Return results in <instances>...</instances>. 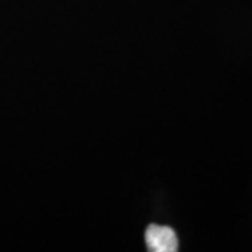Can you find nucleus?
Returning <instances> with one entry per match:
<instances>
[{
  "mask_svg": "<svg viewBox=\"0 0 252 252\" xmlns=\"http://www.w3.org/2000/svg\"><path fill=\"white\" fill-rule=\"evenodd\" d=\"M146 245L152 252H174L178 250V238L171 227L150 224L146 230Z\"/></svg>",
  "mask_w": 252,
  "mask_h": 252,
  "instance_id": "1",
  "label": "nucleus"
}]
</instances>
